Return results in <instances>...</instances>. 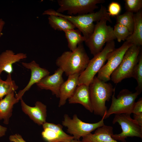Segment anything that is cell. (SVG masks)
Returning <instances> with one entry per match:
<instances>
[{
    "label": "cell",
    "instance_id": "17",
    "mask_svg": "<svg viewBox=\"0 0 142 142\" xmlns=\"http://www.w3.org/2000/svg\"><path fill=\"white\" fill-rule=\"evenodd\" d=\"M68 101L69 104H79L90 112H93L89 86L84 84L78 85Z\"/></svg>",
    "mask_w": 142,
    "mask_h": 142
},
{
    "label": "cell",
    "instance_id": "21",
    "mask_svg": "<svg viewBox=\"0 0 142 142\" xmlns=\"http://www.w3.org/2000/svg\"><path fill=\"white\" fill-rule=\"evenodd\" d=\"M134 26L132 34L126 41L133 44L140 46L142 45V12L141 11L134 14Z\"/></svg>",
    "mask_w": 142,
    "mask_h": 142
},
{
    "label": "cell",
    "instance_id": "31",
    "mask_svg": "<svg viewBox=\"0 0 142 142\" xmlns=\"http://www.w3.org/2000/svg\"><path fill=\"white\" fill-rule=\"evenodd\" d=\"M9 140L11 142H26L22 138V136L18 134L10 135Z\"/></svg>",
    "mask_w": 142,
    "mask_h": 142
},
{
    "label": "cell",
    "instance_id": "35",
    "mask_svg": "<svg viewBox=\"0 0 142 142\" xmlns=\"http://www.w3.org/2000/svg\"><path fill=\"white\" fill-rule=\"evenodd\" d=\"M70 142H83L82 141L80 140H77L73 139Z\"/></svg>",
    "mask_w": 142,
    "mask_h": 142
},
{
    "label": "cell",
    "instance_id": "27",
    "mask_svg": "<svg viewBox=\"0 0 142 142\" xmlns=\"http://www.w3.org/2000/svg\"><path fill=\"white\" fill-rule=\"evenodd\" d=\"M113 33L116 39L119 42L126 40L131 34L126 27L118 23H116L114 26Z\"/></svg>",
    "mask_w": 142,
    "mask_h": 142
},
{
    "label": "cell",
    "instance_id": "4",
    "mask_svg": "<svg viewBox=\"0 0 142 142\" xmlns=\"http://www.w3.org/2000/svg\"><path fill=\"white\" fill-rule=\"evenodd\" d=\"M107 21L103 19L97 22L93 32L85 42L94 56L102 50L105 43L116 39L113 28L107 25Z\"/></svg>",
    "mask_w": 142,
    "mask_h": 142
},
{
    "label": "cell",
    "instance_id": "3",
    "mask_svg": "<svg viewBox=\"0 0 142 142\" xmlns=\"http://www.w3.org/2000/svg\"><path fill=\"white\" fill-rule=\"evenodd\" d=\"M42 14L57 16L66 19L81 32L86 40L93 32L95 26L94 22H98L105 17L104 13L101 9L95 12L74 16L64 14L49 9L45 11Z\"/></svg>",
    "mask_w": 142,
    "mask_h": 142
},
{
    "label": "cell",
    "instance_id": "18",
    "mask_svg": "<svg viewBox=\"0 0 142 142\" xmlns=\"http://www.w3.org/2000/svg\"><path fill=\"white\" fill-rule=\"evenodd\" d=\"M113 128L105 125L99 127L94 134L91 133L82 137L83 142H119L111 137Z\"/></svg>",
    "mask_w": 142,
    "mask_h": 142
},
{
    "label": "cell",
    "instance_id": "15",
    "mask_svg": "<svg viewBox=\"0 0 142 142\" xmlns=\"http://www.w3.org/2000/svg\"><path fill=\"white\" fill-rule=\"evenodd\" d=\"M21 105L23 111L39 125H42L46 122L47 116L46 106L42 102L37 101L34 106H30L21 100Z\"/></svg>",
    "mask_w": 142,
    "mask_h": 142
},
{
    "label": "cell",
    "instance_id": "10",
    "mask_svg": "<svg viewBox=\"0 0 142 142\" xmlns=\"http://www.w3.org/2000/svg\"><path fill=\"white\" fill-rule=\"evenodd\" d=\"M130 114H115L112 121L113 124L118 123L121 126L122 132L119 134H113L112 137L116 141L126 142L128 137H136L142 138V127L132 119Z\"/></svg>",
    "mask_w": 142,
    "mask_h": 142
},
{
    "label": "cell",
    "instance_id": "7",
    "mask_svg": "<svg viewBox=\"0 0 142 142\" xmlns=\"http://www.w3.org/2000/svg\"><path fill=\"white\" fill-rule=\"evenodd\" d=\"M106 113L99 121L93 123L82 121L76 114L73 115L72 118L68 114H65L62 124L63 126L67 128V132L72 135L74 139L79 140L81 138L87 135L98 128L105 125L104 119Z\"/></svg>",
    "mask_w": 142,
    "mask_h": 142
},
{
    "label": "cell",
    "instance_id": "8",
    "mask_svg": "<svg viewBox=\"0 0 142 142\" xmlns=\"http://www.w3.org/2000/svg\"><path fill=\"white\" fill-rule=\"evenodd\" d=\"M115 91L111 97L112 102L109 109L107 110L104 119L108 118L111 115L125 114L130 115L135 103V100L140 94L137 92L133 93L129 90H121L117 98L115 96Z\"/></svg>",
    "mask_w": 142,
    "mask_h": 142
},
{
    "label": "cell",
    "instance_id": "33",
    "mask_svg": "<svg viewBox=\"0 0 142 142\" xmlns=\"http://www.w3.org/2000/svg\"><path fill=\"white\" fill-rule=\"evenodd\" d=\"M7 130V128L0 125V137L4 136Z\"/></svg>",
    "mask_w": 142,
    "mask_h": 142
},
{
    "label": "cell",
    "instance_id": "1",
    "mask_svg": "<svg viewBox=\"0 0 142 142\" xmlns=\"http://www.w3.org/2000/svg\"><path fill=\"white\" fill-rule=\"evenodd\" d=\"M89 60L82 43L73 51L64 52L57 59L55 63L68 76L76 74L80 75L86 69Z\"/></svg>",
    "mask_w": 142,
    "mask_h": 142
},
{
    "label": "cell",
    "instance_id": "16",
    "mask_svg": "<svg viewBox=\"0 0 142 142\" xmlns=\"http://www.w3.org/2000/svg\"><path fill=\"white\" fill-rule=\"evenodd\" d=\"M27 57L26 53H19L16 54L10 49L2 52L0 54V76L3 72L11 74L13 71V64Z\"/></svg>",
    "mask_w": 142,
    "mask_h": 142
},
{
    "label": "cell",
    "instance_id": "28",
    "mask_svg": "<svg viewBox=\"0 0 142 142\" xmlns=\"http://www.w3.org/2000/svg\"><path fill=\"white\" fill-rule=\"evenodd\" d=\"M124 1L125 8L126 11L136 13L141 10L142 0H125Z\"/></svg>",
    "mask_w": 142,
    "mask_h": 142
},
{
    "label": "cell",
    "instance_id": "22",
    "mask_svg": "<svg viewBox=\"0 0 142 142\" xmlns=\"http://www.w3.org/2000/svg\"><path fill=\"white\" fill-rule=\"evenodd\" d=\"M48 20L50 27L55 30L65 32L76 28L70 22L61 17L50 15L48 17Z\"/></svg>",
    "mask_w": 142,
    "mask_h": 142
},
{
    "label": "cell",
    "instance_id": "11",
    "mask_svg": "<svg viewBox=\"0 0 142 142\" xmlns=\"http://www.w3.org/2000/svg\"><path fill=\"white\" fill-rule=\"evenodd\" d=\"M133 44L126 41L120 47L109 53L107 56V62L98 73L97 78L106 82L110 80L111 74L119 65L126 50Z\"/></svg>",
    "mask_w": 142,
    "mask_h": 142
},
{
    "label": "cell",
    "instance_id": "34",
    "mask_svg": "<svg viewBox=\"0 0 142 142\" xmlns=\"http://www.w3.org/2000/svg\"><path fill=\"white\" fill-rule=\"evenodd\" d=\"M5 21L2 18L0 19V37L2 35V31L5 24Z\"/></svg>",
    "mask_w": 142,
    "mask_h": 142
},
{
    "label": "cell",
    "instance_id": "30",
    "mask_svg": "<svg viewBox=\"0 0 142 142\" xmlns=\"http://www.w3.org/2000/svg\"><path fill=\"white\" fill-rule=\"evenodd\" d=\"M132 113L135 114L142 113V99L140 98L134 105Z\"/></svg>",
    "mask_w": 142,
    "mask_h": 142
},
{
    "label": "cell",
    "instance_id": "29",
    "mask_svg": "<svg viewBox=\"0 0 142 142\" xmlns=\"http://www.w3.org/2000/svg\"><path fill=\"white\" fill-rule=\"evenodd\" d=\"M121 10V7L118 3L113 2L109 4L107 12L110 16H116L119 15Z\"/></svg>",
    "mask_w": 142,
    "mask_h": 142
},
{
    "label": "cell",
    "instance_id": "14",
    "mask_svg": "<svg viewBox=\"0 0 142 142\" xmlns=\"http://www.w3.org/2000/svg\"><path fill=\"white\" fill-rule=\"evenodd\" d=\"M63 73L58 68L53 74L45 76L36 84L41 89L51 91L53 94L59 98L60 88L64 82L62 77Z\"/></svg>",
    "mask_w": 142,
    "mask_h": 142
},
{
    "label": "cell",
    "instance_id": "23",
    "mask_svg": "<svg viewBox=\"0 0 142 142\" xmlns=\"http://www.w3.org/2000/svg\"><path fill=\"white\" fill-rule=\"evenodd\" d=\"M64 32L68 42V47L71 51L74 50L79 44L86 40L78 29L70 30Z\"/></svg>",
    "mask_w": 142,
    "mask_h": 142
},
{
    "label": "cell",
    "instance_id": "20",
    "mask_svg": "<svg viewBox=\"0 0 142 142\" xmlns=\"http://www.w3.org/2000/svg\"><path fill=\"white\" fill-rule=\"evenodd\" d=\"M14 92L7 95L0 100V120H3V123L5 124H9L13 106L19 101L16 97Z\"/></svg>",
    "mask_w": 142,
    "mask_h": 142
},
{
    "label": "cell",
    "instance_id": "2",
    "mask_svg": "<svg viewBox=\"0 0 142 142\" xmlns=\"http://www.w3.org/2000/svg\"><path fill=\"white\" fill-rule=\"evenodd\" d=\"M90 98L93 112L103 117L107 110L105 105L115 91L110 83L102 81L96 76L89 85Z\"/></svg>",
    "mask_w": 142,
    "mask_h": 142
},
{
    "label": "cell",
    "instance_id": "6",
    "mask_svg": "<svg viewBox=\"0 0 142 142\" xmlns=\"http://www.w3.org/2000/svg\"><path fill=\"white\" fill-rule=\"evenodd\" d=\"M115 46L114 40L107 42L102 50L90 60L86 69L79 76L78 85L84 84L89 86L96 74L105 64L108 54L115 49Z\"/></svg>",
    "mask_w": 142,
    "mask_h": 142
},
{
    "label": "cell",
    "instance_id": "9",
    "mask_svg": "<svg viewBox=\"0 0 142 142\" xmlns=\"http://www.w3.org/2000/svg\"><path fill=\"white\" fill-rule=\"evenodd\" d=\"M104 0H58L59 6L57 12L61 13L67 11L69 15H82L94 12L98 8V4L105 2Z\"/></svg>",
    "mask_w": 142,
    "mask_h": 142
},
{
    "label": "cell",
    "instance_id": "26",
    "mask_svg": "<svg viewBox=\"0 0 142 142\" xmlns=\"http://www.w3.org/2000/svg\"><path fill=\"white\" fill-rule=\"evenodd\" d=\"M132 77L136 80L137 85L135 89L139 94L142 91V53L140 52L138 61L135 67L132 74Z\"/></svg>",
    "mask_w": 142,
    "mask_h": 142
},
{
    "label": "cell",
    "instance_id": "13",
    "mask_svg": "<svg viewBox=\"0 0 142 142\" xmlns=\"http://www.w3.org/2000/svg\"><path fill=\"white\" fill-rule=\"evenodd\" d=\"M22 65L31 71V76L27 85L23 89L20 90L16 94V97L19 100L22 99L25 93L34 84H36L45 76L49 75V71L46 69L41 67L34 60L29 63L22 62Z\"/></svg>",
    "mask_w": 142,
    "mask_h": 142
},
{
    "label": "cell",
    "instance_id": "32",
    "mask_svg": "<svg viewBox=\"0 0 142 142\" xmlns=\"http://www.w3.org/2000/svg\"><path fill=\"white\" fill-rule=\"evenodd\" d=\"M134 119L141 127H142V113L134 114Z\"/></svg>",
    "mask_w": 142,
    "mask_h": 142
},
{
    "label": "cell",
    "instance_id": "5",
    "mask_svg": "<svg viewBox=\"0 0 142 142\" xmlns=\"http://www.w3.org/2000/svg\"><path fill=\"white\" fill-rule=\"evenodd\" d=\"M140 51V46L133 44L127 49L119 65L111 75L110 79L114 83L132 77L133 72L138 61Z\"/></svg>",
    "mask_w": 142,
    "mask_h": 142
},
{
    "label": "cell",
    "instance_id": "25",
    "mask_svg": "<svg viewBox=\"0 0 142 142\" xmlns=\"http://www.w3.org/2000/svg\"><path fill=\"white\" fill-rule=\"evenodd\" d=\"M134 13L126 11L122 14L116 16V23H119L126 27L132 33L134 26Z\"/></svg>",
    "mask_w": 142,
    "mask_h": 142
},
{
    "label": "cell",
    "instance_id": "24",
    "mask_svg": "<svg viewBox=\"0 0 142 142\" xmlns=\"http://www.w3.org/2000/svg\"><path fill=\"white\" fill-rule=\"evenodd\" d=\"M18 87L12 79L11 74H8L6 80H3L0 76V100L5 96L17 90Z\"/></svg>",
    "mask_w": 142,
    "mask_h": 142
},
{
    "label": "cell",
    "instance_id": "12",
    "mask_svg": "<svg viewBox=\"0 0 142 142\" xmlns=\"http://www.w3.org/2000/svg\"><path fill=\"white\" fill-rule=\"evenodd\" d=\"M43 129L42 135L47 142H70L74 139L73 137L67 134L59 124L46 122L43 124Z\"/></svg>",
    "mask_w": 142,
    "mask_h": 142
},
{
    "label": "cell",
    "instance_id": "19",
    "mask_svg": "<svg viewBox=\"0 0 142 142\" xmlns=\"http://www.w3.org/2000/svg\"><path fill=\"white\" fill-rule=\"evenodd\" d=\"M79 75L76 74L68 76L67 80L64 82L61 85L59 90V107L64 105L67 100L73 94L78 85Z\"/></svg>",
    "mask_w": 142,
    "mask_h": 142
}]
</instances>
